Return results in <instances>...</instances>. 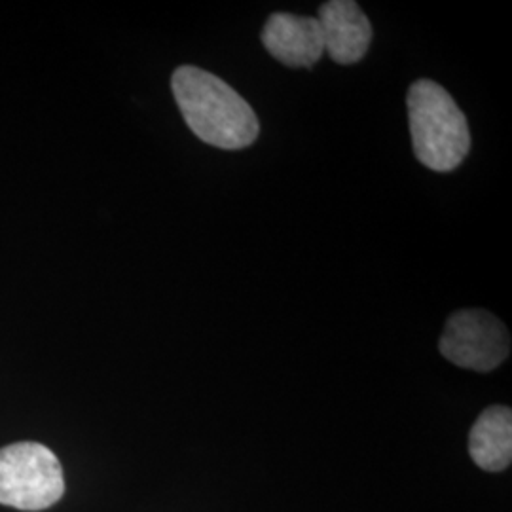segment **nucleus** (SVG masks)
I'll use <instances>...</instances> for the list:
<instances>
[{
  "label": "nucleus",
  "instance_id": "f03ea898",
  "mask_svg": "<svg viewBox=\"0 0 512 512\" xmlns=\"http://www.w3.org/2000/svg\"><path fill=\"white\" fill-rule=\"evenodd\" d=\"M406 105L412 147L421 164L439 173L463 164L471 131L454 97L433 80H418L408 90Z\"/></svg>",
  "mask_w": 512,
  "mask_h": 512
},
{
  "label": "nucleus",
  "instance_id": "7ed1b4c3",
  "mask_svg": "<svg viewBox=\"0 0 512 512\" xmlns=\"http://www.w3.org/2000/svg\"><path fill=\"white\" fill-rule=\"evenodd\" d=\"M63 494V467L50 448L38 442L0 448V505L18 511H44Z\"/></svg>",
  "mask_w": 512,
  "mask_h": 512
},
{
  "label": "nucleus",
  "instance_id": "423d86ee",
  "mask_svg": "<svg viewBox=\"0 0 512 512\" xmlns=\"http://www.w3.org/2000/svg\"><path fill=\"white\" fill-rule=\"evenodd\" d=\"M325 54L338 65H353L365 57L372 42V25L353 0H330L319 8Z\"/></svg>",
  "mask_w": 512,
  "mask_h": 512
},
{
  "label": "nucleus",
  "instance_id": "f257e3e1",
  "mask_svg": "<svg viewBox=\"0 0 512 512\" xmlns=\"http://www.w3.org/2000/svg\"><path fill=\"white\" fill-rule=\"evenodd\" d=\"M171 90L184 122L203 143L224 150L255 143L260 131L255 110L219 76L184 65L173 73Z\"/></svg>",
  "mask_w": 512,
  "mask_h": 512
},
{
  "label": "nucleus",
  "instance_id": "0eeeda50",
  "mask_svg": "<svg viewBox=\"0 0 512 512\" xmlns=\"http://www.w3.org/2000/svg\"><path fill=\"white\" fill-rule=\"evenodd\" d=\"M469 454L484 471L499 473L511 465L512 412L509 406H490L469 435Z\"/></svg>",
  "mask_w": 512,
  "mask_h": 512
},
{
  "label": "nucleus",
  "instance_id": "39448f33",
  "mask_svg": "<svg viewBox=\"0 0 512 512\" xmlns=\"http://www.w3.org/2000/svg\"><path fill=\"white\" fill-rule=\"evenodd\" d=\"M262 44L272 57L293 69L313 67L325 54L319 21L287 12H277L268 18Z\"/></svg>",
  "mask_w": 512,
  "mask_h": 512
},
{
  "label": "nucleus",
  "instance_id": "20e7f679",
  "mask_svg": "<svg viewBox=\"0 0 512 512\" xmlns=\"http://www.w3.org/2000/svg\"><path fill=\"white\" fill-rule=\"evenodd\" d=\"M440 353L461 368L490 372L501 365L511 351L505 325L488 311H456L440 336Z\"/></svg>",
  "mask_w": 512,
  "mask_h": 512
}]
</instances>
